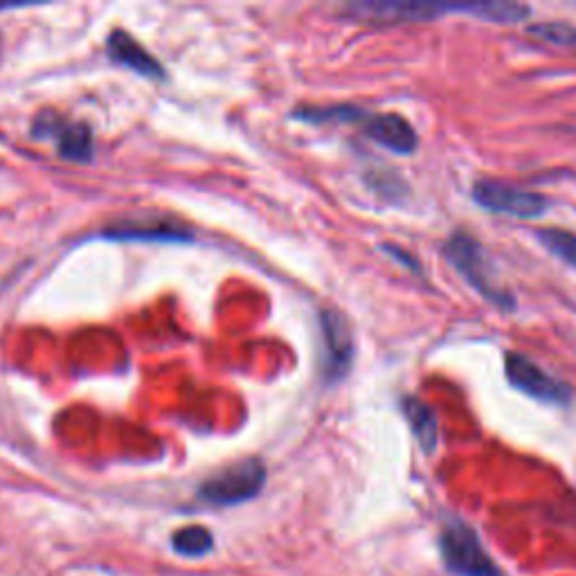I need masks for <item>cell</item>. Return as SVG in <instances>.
Here are the masks:
<instances>
[{
	"instance_id": "obj_9",
	"label": "cell",
	"mask_w": 576,
	"mask_h": 576,
	"mask_svg": "<svg viewBox=\"0 0 576 576\" xmlns=\"http://www.w3.org/2000/svg\"><path fill=\"white\" fill-rule=\"evenodd\" d=\"M106 46H109L111 59L124 68H131L133 72L145 75V77H162L165 75L162 66L140 46L136 38L126 34L124 30L111 32Z\"/></svg>"
},
{
	"instance_id": "obj_8",
	"label": "cell",
	"mask_w": 576,
	"mask_h": 576,
	"mask_svg": "<svg viewBox=\"0 0 576 576\" xmlns=\"http://www.w3.org/2000/svg\"><path fill=\"white\" fill-rule=\"evenodd\" d=\"M361 128L370 140L398 156L415 154L419 145L415 126L398 113H365V117L361 120Z\"/></svg>"
},
{
	"instance_id": "obj_15",
	"label": "cell",
	"mask_w": 576,
	"mask_h": 576,
	"mask_svg": "<svg viewBox=\"0 0 576 576\" xmlns=\"http://www.w3.org/2000/svg\"><path fill=\"white\" fill-rule=\"evenodd\" d=\"M537 239L561 261L576 269V233L561 228H543L537 233Z\"/></svg>"
},
{
	"instance_id": "obj_4",
	"label": "cell",
	"mask_w": 576,
	"mask_h": 576,
	"mask_svg": "<svg viewBox=\"0 0 576 576\" xmlns=\"http://www.w3.org/2000/svg\"><path fill=\"white\" fill-rule=\"evenodd\" d=\"M505 374L516 389H520L531 398H539L543 404L567 406L572 402V387L550 376L543 368H539L529 357H524V353L518 351L505 353Z\"/></svg>"
},
{
	"instance_id": "obj_2",
	"label": "cell",
	"mask_w": 576,
	"mask_h": 576,
	"mask_svg": "<svg viewBox=\"0 0 576 576\" xmlns=\"http://www.w3.org/2000/svg\"><path fill=\"white\" fill-rule=\"evenodd\" d=\"M439 552L447 569L455 576H505L482 547L475 531L462 520H451L441 531Z\"/></svg>"
},
{
	"instance_id": "obj_16",
	"label": "cell",
	"mask_w": 576,
	"mask_h": 576,
	"mask_svg": "<svg viewBox=\"0 0 576 576\" xmlns=\"http://www.w3.org/2000/svg\"><path fill=\"white\" fill-rule=\"evenodd\" d=\"M531 34H537V38L552 43V46L561 48H576V27L567 23H539L529 27Z\"/></svg>"
},
{
	"instance_id": "obj_6",
	"label": "cell",
	"mask_w": 576,
	"mask_h": 576,
	"mask_svg": "<svg viewBox=\"0 0 576 576\" xmlns=\"http://www.w3.org/2000/svg\"><path fill=\"white\" fill-rule=\"evenodd\" d=\"M34 136L53 138L57 143V151L64 160L70 162H88L95 154L93 133L81 122H68L50 111L41 113L34 120Z\"/></svg>"
},
{
	"instance_id": "obj_17",
	"label": "cell",
	"mask_w": 576,
	"mask_h": 576,
	"mask_svg": "<svg viewBox=\"0 0 576 576\" xmlns=\"http://www.w3.org/2000/svg\"><path fill=\"white\" fill-rule=\"evenodd\" d=\"M381 248H383V250H385V255H387V257H392L396 263H402L404 269H408L410 273H417V275H421V263H419V259H417L415 255H410L408 250L398 248V246H394V244H383Z\"/></svg>"
},
{
	"instance_id": "obj_5",
	"label": "cell",
	"mask_w": 576,
	"mask_h": 576,
	"mask_svg": "<svg viewBox=\"0 0 576 576\" xmlns=\"http://www.w3.org/2000/svg\"><path fill=\"white\" fill-rule=\"evenodd\" d=\"M471 194L482 210L516 216V218H539L550 210V201L545 196L494 179H479L473 185Z\"/></svg>"
},
{
	"instance_id": "obj_7",
	"label": "cell",
	"mask_w": 576,
	"mask_h": 576,
	"mask_svg": "<svg viewBox=\"0 0 576 576\" xmlns=\"http://www.w3.org/2000/svg\"><path fill=\"white\" fill-rule=\"evenodd\" d=\"M320 325L325 340V376L334 383L345 379L353 363V336L347 318L336 308H325Z\"/></svg>"
},
{
	"instance_id": "obj_11",
	"label": "cell",
	"mask_w": 576,
	"mask_h": 576,
	"mask_svg": "<svg viewBox=\"0 0 576 576\" xmlns=\"http://www.w3.org/2000/svg\"><path fill=\"white\" fill-rule=\"evenodd\" d=\"M102 237L115 241H188L192 239V233L173 224H124L104 230Z\"/></svg>"
},
{
	"instance_id": "obj_10",
	"label": "cell",
	"mask_w": 576,
	"mask_h": 576,
	"mask_svg": "<svg viewBox=\"0 0 576 576\" xmlns=\"http://www.w3.org/2000/svg\"><path fill=\"white\" fill-rule=\"evenodd\" d=\"M353 10L370 14L374 19H389V21H434L441 14L460 12L462 5H441V3H363Z\"/></svg>"
},
{
	"instance_id": "obj_14",
	"label": "cell",
	"mask_w": 576,
	"mask_h": 576,
	"mask_svg": "<svg viewBox=\"0 0 576 576\" xmlns=\"http://www.w3.org/2000/svg\"><path fill=\"white\" fill-rule=\"evenodd\" d=\"M171 545H173L176 554L199 558L212 550L214 539L210 534V529H205L201 524H192V527H183V529L176 531V534L171 537Z\"/></svg>"
},
{
	"instance_id": "obj_1",
	"label": "cell",
	"mask_w": 576,
	"mask_h": 576,
	"mask_svg": "<svg viewBox=\"0 0 576 576\" xmlns=\"http://www.w3.org/2000/svg\"><path fill=\"white\" fill-rule=\"evenodd\" d=\"M444 257L449 259L453 269L464 278V282L473 291H477L484 300H489L492 304L505 308V312H513L516 297L496 282V278L489 269V261H486L484 248L475 237H471L466 233H455L444 244Z\"/></svg>"
},
{
	"instance_id": "obj_12",
	"label": "cell",
	"mask_w": 576,
	"mask_h": 576,
	"mask_svg": "<svg viewBox=\"0 0 576 576\" xmlns=\"http://www.w3.org/2000/svg\"><path fill=\"white\" fill-rule=\"evenodd\" d=\"M404 413H406V419L413 426V432H415V437L419 441L421 451L423 453H432L437 449V417H434V413L415 396L406 398Z\"/></svg>"
},
{
	"instance_id": "obj_13",
	"label": "cell",
	"mask_w": 576,
	"mask_h": 576,
	"mask_svg": "<svg viewBox=\"0 0 576 576\" xmlns=\"http://www.w3.org/2000/svg\"><path fill=\"white\" fill-rule=\"evenodd\" d=\"M462 14H471L479 21L509 25V23L524 21L531 14V10L518 3H473V5H462Z\"/></svg>"
},
{
	"instance_id": "obj_3",
	"label": "cell",
	"mask_w": 576,
	"mask_h": 576,
	"mask_svg": "<svg viewBox=\"0 0 576 576\" xmlns=\"http://www.w3.org/2000/svg\"><path fill=\"white\" fill-rule=\"evenodd\" d=\"M263 484L266 466L259 460H244L203 482L199 498L214 507H235L257 498Z\"/></svg>"
}]
</instances>
